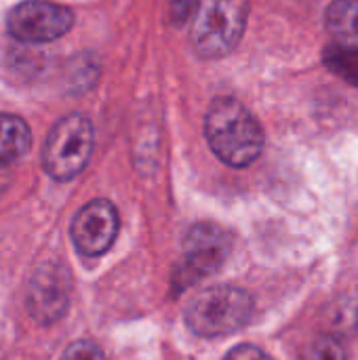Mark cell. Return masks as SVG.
Masks as SVG:
<instances>
[{"mask_svg": "<svg viewBox=\"0 0 358 360\" xmlns=\"http://www.w3.org/2000/svg\"><path fill=\"white\" fill-rule=\"evenodd\" d=\"M205 135L215 156L236 169L253 165L264 150L257 118L236 99H215L205 118Z\"/></svg>", "mask_w": 358, "mask_h": 360, "instance_id": "1", "label": "cell"}, {"mask_svg": "<svg viewBox=\"0 0 358 360\" xmlns=\"http://www.w3.org/2000/svg\"><path fill=\"white\" fill-rule=\"evenodd\" d=\"M249 17V0H196L192 44L205 59H217L236 49Z\"/></svg>", "mask_w": 358, "mask_h": 360, "instance_id": "2", "label": "cell"}, {"mask_svg": "<svg viewBox=\"0 0 358 360\" xmlns=\"http://www.w3.org/2000/svg\"><path fill=\"white\" fill-rule=\"evenodd\" d=\"M253 314V300L238 287H211L200 291L186 308L188 327L203 338H222L243 329Z\"/></svg>", "mask_w": 358, "mask_h": 360, "instance_id": "3", "label": "cell"}, {"mask_svg": "<svg viewBox=\"0 0 358 360\" xmlns=\"http://www.w3.org/2000/svg\"><path fill=\"white\" fill-rule=\"evenodd\" d=\"M93 150V124L82 114L61 118L49 133L42 148L46 173L59 181L74 179L89 162Z\"/></svg>", "mask_w": 358, "mask_h": 360, "instance_id": "4", "label": "cell"}, {"mask_svg": "<svg viewBox=\"0 0 358 360\" xmlns=\"http://www.w3.org/2000/svg\"><path fill=\"white\" fill-rule=\"evenodd\" d=\"M230 236L215 224H196L184 238V264L175 281L186 287L215 274L230 255Z\"/></svg>", "mask_w": 358, "mask_h": 360, "instance_id": "5", "label": "cell"}, {"mask_svg": "<svg viewBox=\"0 0 358 360\" xmlns=\"http://www.w3.org/2000/svg\"><path fill=\"white\" fill-rule=\"evenodd\" d=\"M74 23L70 8L46 0H25L6 19L8 32L21 42H51L61 38Z\"/></svg>", "mask_w": 358, "mask_h": 360, "instance_id": "6", "label": "cell"}, {"mask_svg": "<svg viewBox=\"0 0 358 360\" xmlns=\"http://www.w3.org/2000/svg\"><path fill=\"white\" fill-rule=\"evenodd\" d=\"M70 304V274L59 264L40 266L27 289V308L34 321L51 325L65 314Z\"/></svg>", "mask_w": 358, "mask_h": 360, "instance_id": "7", "label": "cell"}, {"mask_svg": "<svg viewBox=\"0 0 358 360\" xmlns=\"http://www.w3.org/2000/svg\"><path fill=\"white\" fill-rule=\"evenodd\" d=\"M72 240L84 255L106 253L118 234V213L108 200H93L72 221Z\"/></svg>", "mask_w": 358, "mask_h": 360, "instance_id": "8", "label": "cell"}, {"mask_svg": "<svg viewBox=\"0 0 358 360\" xmlns=\"http://www.w3.org/2000/svg\"><path fill=\"white\" fill-rule=\"evenodd\" d=\"M325 25L335 44L358 49V0H333L325 13Z\"/></svg>", "mask_w": 358, "mask_h": 360, "instance_id": "9", "label": "cell"}, {"mask_svg": "<svg viewBox=\"0 0 358 360\" xmlns=\"http://www.w3.org/2000/svg\"><path fill=\"white\" fill-rule=\"evenodd\" d=\"M32 146V133L23 118L13 114H0V162H15L27 154Z\"/></svg>", "mask_w": 358, "mask_h": 360, "instance_id": "10", "label": "cell"}, {"mask_svg": "<svg viewBox=\"0 0 358 360\" xmlns=\"http://www.w3.org/2000/svg\"><path fill=\"white\" fill-rule=\"evenodd\" d=\"M323 59L329 72H333L344 82L358 86V49L331 44L325 49Z\"/></svg>", "mask_w": 358, "mask_h": 360, "instance_id": "11", "label": "cell"}, {"mask_svg": "<svg viewBox=\"0 0 358 360\" xmlns=\"http://www.w3.org/2000/svg\"><path fill=\"white\" fill-rule=\"evenodd\" d=\"M302 360H348L344 344L329 333H321L304 348Z\"/></svg>", "mask_w": 358, "mask_h": 360, "instance_id": "12", "label": "cell"}, {"mask_svg": "<svg viewBox=\"0 0 358 360\" xmlns=\"http://www.w3.org/2000/svg\"><path fill=\"white\" fill-rule=\"evenodd\" d=\"M61 360H106V356L93 342H74L65 348Z\"/></svg>", "mask_w": 358, "mask_h": 360, "instance_id": "13", "label": "cell"}, {"mask_svg": "<svg viewBox=\"0 0 358 360\" xmlns=\"http://www.w3.org/2000/svg\"><path fill=\"white\" fill-rule=\"evenodd\" d=\"M224 360H272L262 348L257 346H251V344H243V346H236L234 350L228 352V356Z\"/></svg>", "mask_w": 358, "mask_h": 360, "instance_id": "14", "label": "cell"}, {"mask_svg": "<svg viewBox=\"0 0 358 360\" xmlns=\"http://www.w3.org/2000/svg\"><path fill=\"white\" fill-rule=\"evenodd\" d=\"M194 0H171V17L175 23H184L194 15Z\"/></svg>", "mask_w": 358, "mask_h": 360, "instance_id": "15", "label": "cell"}]
</instances>
